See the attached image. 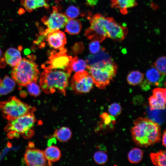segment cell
<instances>
[{"label": "cell", "mask_w": 166, "mask_h": 166, "mask_svg": "<svg viewBox=\"0 0 166 166\" xmlns=\"http://www.w3.org/2000/svg\"><path fill=\"white\" fill-rule=\"evenodd\" d=\"M90 26L85 31V36L92 41L101 42L107 38L121 41L128 33L127 27L116 22L113 18L97 14L90 19Z\"/></svg>", "instance_id": "6da1fadb"}, {"label": "cell", "mask_w": 166, "mask_h": 166, "mask_svg": "<svg viewBox=\"0 0 166 166\" xmlns=\"http://www.w3.org/2000/svg\"><path fill=\"white\" fill-rule=\"evenodd\" d=\"M133 124L131 132L132 138L137 146L146 148L160 141V127L157 123L147 118L139 117Z\"/></svg>", "instance_id": "7a4b0ae2"}, {"label": "cell", "mask_w": 166, "mask_h": 166, "mask_svg": "<svg viewBox=\"0 0 166 166\" xmlns=\"http://www.w3.org/2000/svg\"><path fill=\"white\" fill-rule=\"evenodd\" d=\"M40 77L39 84L42 90L47 94L57 91L66 95V89L69 84L71 73L65 70L52 69L44 66Z\"/></svg>", "instance_id": "3957f363"}, {"label": "cell", "mask_w": 166, "mask_h": 166, "mask_svg": "<svg viewBox=\"0 0 166 166\" xmlns=\"http://www.w3.org/2000/svg\"><path fill=\"white\" fill-rule=\"evenodd\" d=\"M86 67L92 76L93 83L100 89H104L108 85L116 75L117 64L111 59L102 60Z\"/></svg>", "instance_id": "277c9868"}, {"label": "cell", "mask_w": 166, "mask_h": 166, "mask_svg": "<svg viewBox=\"0 0 166 166\" xmlns=\"http://www.w3.org/2000/svg\"><path fill=\"white\" fill-rule=\"evenodd\" d=\"M39 73L38 65L33 61L24 58L11 72L12 79L18 85L26 86L32 82L37 83Z\"/></svg>", "instance_id": "5b68a950"}, {"label": "cell", "mask_w": 166, "mask_h": 166, "mask_svg": "<svg viewBox=\"0 0 166 166\" xmlns=\"http://www.w3.org/2000/svg\"><path fill=\"white\" fill-rule=\"evenodd\" d=\"M36 122L33 112L9 121L5 130L9 132V136H18L22 135L29 138L34 133L33 128Z\"/></svg>", "instance_id": "8992f818"}, {"label": "cell", "mask_w": 166, "mask_h": 166, "mask_svg": "<svg viewBox=\"0 0 166 166\" xmlns=\"http://www.w3.org/2000/svg\"><path fill=\"white\" fill-rule=\"evenodd\" d=\"M0 109L4 117L9 121L33 112L35 110L14 97L0 102Z\"/></svg>", "instance_id": "52a82bcc"}, {"label": "cell", "mask_w": 166, "mask_h": 166, "mask_svg": "<svg viewBox=\"0 0 166 166\" xmlns=\"http://www.w3.org/2000/svg\"><path fill=\"white\" fill-rule=\"evenodd\" d=\"M92 77L89 73L84 70L76 72L71 81L72 89L77 93L89 92L93 84Z\"/></svg>", "instance_id": "ba28073f"}, {"label": "cell", "mask_w": 166, "mask_h": 166, "mask_svg": "<svg viewBox=\"0 0 166 166\" xmlns=\"http://www.w3.org/2000/svg\"><path fill=\"white\" fill-rule=\"evenodd\" d=\"M52 12L49 17H44L42 21L47 28L42 34L47 36L50 32L64 27L69 19L65 14L59 12L56 7H53Z\"/></svg>", "instance_id": "9c48e42d"}, {"label": "cell", "mask_w": 166, "mask_h": 166, "mask_svg": "<svg viewBox=\"0 0 166 166\" xmlns=\"http://www.w3.org/2000/svg\"><path fill=\"white\" fill-rule=\"evenodd\" d=\"M66 49L64 48L58 52L52 51L46 63V67L52 69L64 70L71 61L73 57L66 53Z\"/></svg>", "instance_id": "30bf717a"}, {"label": "cell", "mask_w": 166, "mask_h": 166, "mask_svg": "<svg viewBox=\"0 0 166 166\" xmlns=\"http://www.w3.org/2000/svg\"><path fill=\"white\" fill-rule=\"evenodd\" d=\"M24 160L26 164L30 166L49 165L45 156L44 152L39 149L28 148L24 155Z\"/></svg>", "instance_id": "8fae6325"}, {"label": "cell", "mask_w": 166, "mask_h": 166, "mask_svg": "<svg viewBox=\"0 0 166 166\" xmlns=\"http://www.w3.org/2000/svg\"><path fill=\"white\" fill-rule=\"evenodd\" d=\"M166 93L165 88H157L153 90L152 95L148 99L151 110H163L165 108Z\"/></svg>", "instance_id": "7c38bea8"}, {"label": "cell", "mask_w": 166, "mask_h": 166, "mask_svg": "<svg viewBox=\"0 0 166 166\" xmlns=\"http://www.w3.org/2000/svg\"><path fill=\"white\" fill-rule=\"evenodd\" d=\"M47 41L51 47L60 50H63L66 43V39L64 33L59 30L52 31L47 35Z\"/></svg>", "instance_id": "4fadbf2b"}, {"label": "cell", "mask_w": 166, "mask_h": 166, "mask_svg": "<svg viewBox=\"0 0 166 166\" xmlns=\"http://www.w3.org/2000/svg\"><path fill=\"white\" fill-rule=\"evenodd\" d=\"M146 80L150 85L161 86L165 75L160 73L154 67H152L146 71Z\"/></svg>", "instance_id": "5bb4252c"}, {"label": "cell", "mask_w": 166, "mask_h": 166, "mask_svg": "<svg viewBox=\"0 0 166 166\" xmlns=\"http://www.w3.org/2000/svg\"><path fill=\"white\" fill-rule=\"evenodd\" d=\"M4 58L6 63L12 66L17 65L22 60L19 51L13 48L7 50L5 53Z\"/></svg>", "instance_id": "9a60e30c"}, {"label": "cell", "mask_w": 166, "mask_h": 166, "mask_svg": "<svg viewBox=\"0 0 166 166\" xmlns=\"http://www.w3.org/2000/svg\"><path fill=\"white\" fill-rule=\"evenodd\" d=\"M111 6L118 9L124 14L128 13V9L136 6V0H111Z\"/></svg>", "instance_id": "2e32d148"}, {"label": "cell", "mask_w": 166, "mask_h": 166, "mask_svg": "<svg viewBox=\"0 0 166 166\" xmlns=\"http://www.w3.org/2000/svg\"><path fill=\"white\" fill-rule=\"evenodd\" d=\"M86 64L83 60L79 59L77 56L73 57L67 67L64 70L71 73L72 71L77 72L84 70L86 67Z\"/></svg>", "instance_id": "e0dca14e"}, {"label": "cell", "mask_w": 166, "mask_h": 166, "mask_svg": "<svg viewBox=\"0 0 166 166\" xmlns=\"http://www.w3.org/2000/svg\"><path fill=\"white\" fill-rule=\"evenodd\" d=\"M43 152L49 165H51V162L58 160L61 157L60 150L58 148L54 146L48 147Z\"/></svg>", "instance_id": "ac0fdd59"}, {"label": "cell", "mask_w": 166, "mask_h": 166, "mask_svg": "<svg viewBox=\"0 0 166 166\" xmlns=\"http://www.w3.org/2000/svg\"><path fill=\"white\" fill-rule=\"evenodd\" d=\"M82 25L79 20L76 19H69L65 25V31L70 35L78 34L81 31Z\"/></svg>", "instance_id": "d6986e66"}, {"label": "cell", "mask_w": 166, "mask_h": 166, "mask_svg": "<svg viewBox=\"0 0 166 166\" xmlns=\"http://www.w3.org/2000/svg\"><path fill=\"white\" fill-rule=\"evenodd\" d=\"M15 81L6 75L0 86V96L6 95L14 90L15 87Z\"/></svg>", "instance_id": "ffe728a7"}, {"label": "cell", "mask_w": 166, "mask_h": 166, "mask_svg": "<svg viewBox=\"0 0 166 166\" xmlns=\"http://www.w3.org/2000/svg\"><path fill=\"white\" fill-rule=\"evenodd\" d=\"M72 135L71 131L69 128L63 127L56 129L53 136L60 142H65L71 138Z\"/></svg>", "instance_id": "44dd1931"}, {"label": "cell", "mask_w": 166, "mask_h": 166, "mask_svg": "<svg viewBox=\"0 0 166 166\" xmlns=\"http://www.w3.org/2000/svg\"><path fill=\"white\" fill-rule=\"evenodd\" d=\"M150 157L152 163L156 166H166V151L160 150L157 152L151 153Z\"/></svg>", "instance_id": "7402d4cb"}, {"label": "cell", "mask_w": 166, "mask_h": 166, "mask_svg": "<svg viewBox=\"0 0 166 166\" xmlns=\"http://www.w3.org/2000/svg\"><path fill=\"white\" fill-rule=\"evenodd\" d=\"M143 73L137 70L130 72L128 75L127 80L130 85H136L140 84L144 78Z\"/></svg>", "instance_id": "603a6c76"}, {"label": "cell", "mask_w": 166, "mask_h": 166, "mask_svg": "<svg viewBox=\"0 0 166 166\" xmlns=\"http://www.w3.org/2000/svg\"><path fill=\"white\" fill-rule=\"evenodd\" d=\"M144 152L141 149L134 148L131 149L128 154V158L129 162L132 164H137L142 160Z\"/></svg>", "instance_id": "cb8c5ba5"}, {"label": "cell", "mask_w": 166, "mask_h": 166, "mask_svg": "<svg viewBox=\"0 0 166 166\" xmlns=\"http://www.w3.org/2000/svg\"><path fill=\"white\" fill-rule=\"evenodd\" d=\"M93 159L95 162L97 164L103 165L107 161L108 157L106 153L103 151H98L95 153Z\"/></svg>", "instance_id": "d4e9b609"}, {"label": "cell", "mask_w": 166, "mask_h": 166, "mask_svg": "<svg viewBox=\"0 0 166 166\" xmlns=\"http://www.w3.org/2000/svg\"><path fill=\"white\" fill-rule=\"evenodd\" d=\"M156 68L161 74H166V57L163 56L159 57L154 64Z\"/></svg>", "instance_id": "484cf974"}, {"label": "cell", "mask_w": 166, "mask_h": 166, "mask_svg": "<svg viewBox=\"0 0 166 166\" xmlns=\"http://www.w3.org/2000/svg\"><path fill=\"white\" fill-rule=\"evenodd\" d=\"M79 9L74 6H69L66 10L65 15L70 19L78 17L80 15Z\"/></svg>", "instance_id": "4316f807"}, {"label": "cell", "mask_w": 166, "mask_h": 166, "mask_svg": "<svg viewBox=\"0 0 166 166\" xmlns=\"http://www.w3.org/2000/svg\"><path fill=\"white\" fill-rule=\"evenodd\" d=\"M108 111L110 115L113 117H116L121 113L122 108L119 103H113L109 106Z\"/></svg>", "instance_id": "83f0119b"}, {"label": "cell", "mask_w": 166, "mask_h": 166, "mask_svg": "<svg viewBox=\"0 0 166 166\" xmlns=\"http://www.w3.org/2000/svg\"><path fill=\"white\" fill-rule=\"evenodd\" d=\"M27 86L28 92L30 95L37 97L40 95L41 92L40 89L36 82H31Z\"/></svg>", "instance_id": "f1b7e54d"}, {"label": "cell", "mask_w": 166, "mask_h": 166, "mask_svg": "<svg viewBox=\"0 0 166 166\" xmlns=\"http://www.w3.org/2000/svg\"><path fill=\"white\" fill-rule=\"evenodd\" d=\"M22 5L26 10L29 12H31L36 9L34 0H21Z\"/></svg>", "instance_id": "f546056e"}, {"label": "cell", "mask_w": 166, "mask_h": 166, "mask_svg": "<svg viewBox=\"0 0 166 166\" xmlns=\"http://www.w3.org/2000/svg\"><path fill=\"white\" fill-rule=\"evenodd\" d=\"M99 42L97 41H92L90 43L89 47L90 53L95 54L99 52L100 49Z\"/></svg>", "instance_id": "4dcf8cb0"}, {"label": "cell", "mask_w": 166, "mask_h": 166, "mask_svg": "<svg viewBox=\"0 0 166 166\" xmlns=\"http://www.w3.org/2000/svg\"><path fill=\"white\" fill-rule=\"evenodd\" d=\"M100 116L103 120L105 124L106 125H108L112 121H114V117L109 115L106 113H103Z\"/></svg>", "instance_id": "1f68e13d"}, {"label": "cell", "mask_w": 166, "mask_h": 166, "mask_svg": "<svg viewBox=\"0 0 166 166\" xmlns=\"http://www.w3.org/2000/svg\"><path fill=\"white\" fill-rule=\"evenodd\" d=\"M140 84L141 88L144 90H148L150 88V85L146 79L144 80H143Z\"/></svg>", "instance_id": "d6a6232c"}, {"label": "cell", "mask_w": 166, "mask_h": 166, "mask_svg": "<svg viewBox=\"0 0 166 166\" xmlns=\"http://www.w3.org/2000/svg\"><path fill=\"white\" fill-rule=\"evenodd\" d=\"M5 61L3 54L0 49V68H3L5 67L6 63Z\"/></svg>", "instance_id": "836d02e7"}, {"label": "cell", "mask_w": 166, "mask_h": 166, "mask_svg": "<svg viewBox=\"0 0 166 166\" xmlns=\"http://www.w3.org/2000/svg\"><path fill=\"white\" fill-rule=\"evenodd\" d=\"M166 130H165L164 131L163 133V134L162 135V144L165 147H166Z\"/></svg>", "instance_id": "e575fe53"}, {"label": "cell", "mask_w": 166, "mask_h": 166, "mask_svg": "<svg viewBox=\"0 0 166 166\" xmlns=\"http://www.w3.org/2000/svg\"><path fill=\"white\" fill-rule=\"evenodd\" d=\"M87 3L90 5L94 6L96 5L98 0H86Z\"/></svg>", "instance_id": "d590c367"}, {"label": "cell", "mask_w": 166, "mask_h": 166, "mask_svg": "<svg viewBox=\"0 0 166 166\" xmlns=\"http://www.w3.org/2000/svg\"><path fill=\"white\" fill-rule=\"evenodd\" d=\"M25 12V11L22 8H20L19 9L18 11V14L21 15Z\"/></svg>", "instance_id": "8d00e7d4"}, {"label": "cell", "mask_w": 166, "mask_h": 166, "mask_svg": "<svg viewBox=\"0 0 166 166\" xmlns=\"http://www.w3.org/2000/svg\"><path fill=\"white\" fill-rule=\"evenodd\" d=\"M2 81L1 80V79L0 78V85H1V83H2Z\"/></svg>", "instance_id": "74e56055"}]
</instances>
